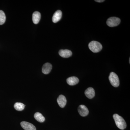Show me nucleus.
Returning <instances> with one entry per match:
<instances>
[{
  "mask_svg": "<svg viewBox=\"0 0 130 130\" xmlns=\"http://www.w3.org/2000/svg\"><path fill=\"white\" fill-rule=\"evenodd\" d=\"M113 118L117 127L121 130H124L126 127V124L124 119L117 114L113 115Z\"/></svg>",
  "mask_w": 130,
  "mask_h": 130,
  "instance_id": "f257e3e1",
  "label": "nucleus"
},
{
  "mask_svg": "<svg viewBox=\"0 0 130 130\" xmlns=\"http://www.w3.org/2000/svg\"><path fill=\"white\" fill-rule=\"evenodd\" d=\"M89 47L91 51L94 53L100 52L102 48L101 44L99 42L96 41H92L89 44Z\"/></svg>",
  "mask_w": 130,
  "mask_h": 130,
  "instance_id": "f03ea898",
  "label": "nucleus"
},
{
  "mask_svg": "<svg viewBox=\"0 0 130 130\" xmlns=\"http://www.w3.org/2000/svg\"><path fill=\"white\" fill-rule=\"evenodd\" d=\"M109 79L112 86L114 87H118L120 84L119 79L118 75L115 73H110L109 76Z\"/></svg>",
  "mask_w": 130,
  "mask_h": 130,
  "instance_id": "7ed1b4c3",
  "label": "nucleus"
},
{
  "mask_svg": "<svg viewBox=\"0 0 130 130\" xmlns=\"http://www.w3.org/2000/svg\"><path fill=\"white\" fill-rule=\"evenodd\" d=\"M120 19L117 17H111L108 19L107 24L109 27H113L118 25L120 23Z\"/></svg>",
  "mask_w": 130,
  "mask_h": 130,
  "instance_id": "20e7f679",
  "label": "nucleus"
},
{
  "mask_svg": "<svg viewBox=\"0 0 130 130\" xmlns=\"http://www.w3.org/2000/svg\"><path fill=\"white\" fill-rule=\"evenodd\" d=\"M78 113L81 116L85 117L87 116L89 113V111L88 108L84 105L79 106L78 108Z\"/></svg>",
  "mask_w": 130,
  "mask_h": 130,
  "instance_id": "39448f33",
  "label": "nucleus"
},
{
  "mask_svg": "<svg viewBox=\"0 0 130 130\" xmlns=\"http://www.w3.org/2000/svg\"><path fill=\"white\" fill-rule=\"evenodd\" d=\"M22 128L25 130H36V127L31 123L26 121H22L21 123Z\"/></svg>",
  "mask_w": 130,
  "mask_h": 130,
  "instance_id": "423d86ee",
  "label": "nucleus"
},
{
  "mask_svg": "<svg viewBox=\"0 0 130 130\" xmlns=\"http://www.w3.org/2000/svg\"><path fill=\"white\" fill-rule=\"evenodd\" d=\"M59 106L61 108H64L67 103V100L64 96L60 95L59 96L57 100Z\"/></svg>",
  "mask_w": 130,
  "mask_h": 130,
  "instance_id": "0eeeda50",
  "label": "nucleus"
},
{
  "mask_svg": "<svg viewBox=\"0 0 130 130\" xmlns=\"http://www.w3.org/2000/svg\"><path fill=\"white\" fill-rule=\"evenodd\" d=\"M85 94L88 98L91 99L94 97L95 95V92L94 89L93 88L90 87V88H88L85 91Z\"/></svg>",
  "mask_w": 130,
  "mask_h": 130,
  "instance_id": "6e6552de",
  "label": "nucleus"
},
{
  "mask_svg": "<svg viewBox=\"0 0 130 130\" xmlns=\"http://www.w3.org/2000/svg\"><path fill=\"white\" fill-rule=\"evenodd\" d=\"M59 55L64 58H68L72 55V52L68 50H61L59 51Z\"/></svg>",
  "mask_w": 130,
  "mask_h": 130,
  "instance_id": "1a4fd4ad",
  "label": "nucleus"
},
{
  "mask_svg": "<svg viewBox=\"0 0 130 130\" xmlns=\"http://www.w3.org/2000/svg\"><path fill=\"white\" fill-rule=\"evenodd\" d=\"M62 17V12L60 10L56 11L54 14L52 18V21L54 23H56L59 21Z\"/></svg>",
  "mask_w": 130,
  "mask_h": 130,
  "instance_id": "9d476101",
  "label": "nucleus"
},
{
  "mask_svg": "<svg viewBox=\"0 0 130 130\" xmlns=\"http://www.w3.org/2000/svg\"><path fill=\"white\" fill-rule=\"evenodd\" d=\"M79 80L77 77L73 76L70 77L67 79V82L69 85L74 86L79 83Z\"/></svg>",
  "mask_w": 130,
  "mask_h": 130,
  "instance_id": "9b49d317",
  "label": "nucleus"
},
{
  "mask_svg": "<svg viewBox=\"0 0 130 130\" xmlns=\"http://www.w3.org/2000/svg\"><path fill=\"white\" fill-rule=\"evenodd\" d=\"M52 69V66L50 63H47L44 64L42 68V72L44 74H48Z\"/></svg>",
  "mask_w": 130,
  "mask_h": 130,
  "instance_id": "f8f14e48",
  "label": "nucleus"
},
{
  "mask_svg": "<svg viewBox=\"0 0 130 130\" xmlns=\"http://www.w3.org/2000/svg\"><path fill=\"white\" fill-rule=\"evenodd\" d=\"M41 18V14L39 12L36 11L33 13L32 15V20L35 24H38Z\"/></svg>",
  "mask_w": 130,
  "mask_h": 130,
  "instance_id": "ddd939ff",
  "label": "nucleus"
},
{
  "mask_svg": "<svg viewBox=\"0 0 130 130\" xmlns=\"http://www.w3.org/2000/svg\"><path fill=\"white\" fill-rule=\"evenodd\" d=\"M34 118L36 120L40 123H43L45 121V118L42 115L40 112L36 113L34 115Z\"/></svg>",
  "mask_w": 130,
  "mask_h": 130,
  "instance_id": "4468645a",
  "label": "nucleus"
},
{
  "mask_svg": "<svg viewBox=\"0 0 130 130\" xmlns=\"http://www.w3.org/2000/svg\"><path fill=\"white\" fill-rule=\"evenodd\" d=\"M25 105L21 103L17 102L14 104V107L15 109L18 111H21L24 109Z\"/></svg>",
  "mask_w": 130,
  "mask_h": 130,
  "instance_id": "2eb2a0df",
  "label": "nucleus"
},
{
  "mask_svg": "<svg viewBox=\"0 0 130 130\" xmlns=\"http://www.w3.org/2000/svg\"><path fill=\"white\" fill-rule=\"evenodd\" d=\"M6 20V16L4 12L0 10V25L5 23Z\"/></svg>",
  "mask_w": 130,
  "mask_h": 130,
  "instance_id": "dca6fc26",
  "label": "nucleus"
},
{
  "mask_svg": "<svg viewBox=\"0 0 130 130\" xmlns=\"http://www.w3.org/2000/svg\"><path fill=\"white\" fill-rule=\"evenodd\" d=\"M105 1H104V0H95V1L97 2L101 3Z\"/></svg>",
  "mask_w": 130,
  "mask_h": 130,
  "instance_id": "f3484780",
  "label": "nucleus"
}]
</instances>
